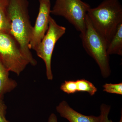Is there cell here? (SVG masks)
Returning <instances> with one entry per match:
<instances>
[{
	"instance_id": "cell-1",
	"label": "cell",
	"mask_w": 122,
	"mask_h": 122,
	"mask_svg": "<svg viewBox=\"0 0 122 122\" xmlns=\"http://www.w3.org/2000/svg\"><path fill=\"white\" fill-rule=\"evenodd\" d=\"M28 0H9L8 13L10 34L18 43L22 54L32 66L37 64L29 48L33 26L30 23Z\"/></svg>"
},
{
	"instance_id": "cell-2",
	"label": "cell",
	"mask_w": 122,
	"mask_h": 122,
	"mask_svg": "<svg viewBox=\"0 0 122 122\" xmlns=\"http://www.w3.org/2000/svg\"><path fill=\"white\" fill-rule=\"evenodd\" d=\"M87 15L92 25L106 42L107 46L122 23V6L118 0H104L90 9Z\"/></svg>"
},
{
	"instance_id": "cell-3",
	"label": "cell",
	"mask_w": 122,
	"mask_h": 122,
	"mask_svg": "<svg viewBox=\"0 0 122 122\" xmlns=\"http://www.w3.org/2000/svg\"><path fill=\"white\" fill-rule=\"evenodd\" d=\"M86 24L85 32L80 35L83 47L98 65L103 77L107 78L111 73L107 45L92 25L87 14Z\"/></svg>"
},
{
	"instance_id": "cell-4",
	"label": "cell",
	"mask_w": 122,
	"mask_h": 122,
	"mask_svg": "<svg viewBox=\"0 0 122 122\" xmlns=\"http://www.w3.org/2000/svg\"><path fill=\"white\" fill-rule=\"evenodd\" d=\"M0 61L18 76L29 64L15 38L10 34L2 32H0Z\"/></svg>"
},
{
	"instance_id": "cell-5",
	"label": "cell",
	"mask_w": 122,
	"mask_h": 122,
	"mask_svg": "<svg viewBox=\"0 0 122 122\" xmlns=\"http://www.w3.org/2000/svg\"><path fill=\"white\" fill-rule=\"evenodd\" d=\"M90 8L89 4L81 0H56L51 14L65 18L83 34L86 29V17Z\"/></svg>"
},
{
	"instance_id": "cell-6",
	"label": "cell",
	"mask_w": 122,
	"mask_h": 122,
	"mask_svg": "<svg viewBox=\"0 0 122 122\" xmlns=\"http://www.w3.org/2000/svg\"><path fill=\"white\" fill-rule=\"evenodd\" d=\"M66 29L57 24L50 17L49 27L45 35L35 50L38 56L44 61L45 64L47 79L52 81L53 78L51 61L53 52L57 42L66 33Z\"/></svg>"
},
{
	"instance_id": "cell-7",
	"label": "cell",
	"mask_w": 122,
	"mask_h": 122,
	"mask_svg": "<svg viewBox=\"0 0 122 122\" xmlns=\"http://www.w3.org/2000/svg\"><path fill=\"white\" fill-rule=\"evenodd\" d=\"M39 7L35 25L32 28L29 48L35 50L43 39L49 27L51 17L50 0H39Z\"/></svg>"
},
{
	"instance_id": "cell-8",
	"label": "cell",
	"mask_w": 122,
	"mask_h": 122,
	"mask_svg": "<svg viewBox=\"0 0 122 122\" xmlns=\"http://www.w3.org/2000/svg\"><path fill=\"white\" fill-rule=\"evenodd\" d=\"M56 110L61 117L69 122H99L100 118L99 116H86L79 113L71 107L65 100L56 107Z\"/></svg>"
},
{
	"instance_id": "cell-9",
	"label": "cell",
	"mask_w": 122,
	"mask_h": 122,
	"mask_svg": "<svg viewBox=\"0 0 122 122\" xmlns=\"http://www.w3.org/2000/svg\"><path fill=\"white\" fill-rule=\"evenodd\" d=\"M9 72L0 61V98L2 99L5 94L13 91L17 86V82L10 78Z\"/></svg>"
},
{
	"instance_id": "cell-10",
	"label": "cell",
	"mask_w": 122,
	"mask_h": 122,
	"mask_svg": "<svg viewBox=\"0 0 122 122\" xmlns=\"http://www.w3.org/2000/svg\"><path fill=\"white\" fill-rule=\"evenodd\" d=\"M109 55L116 54L122 55V23L118 27L116 32L107 46Z\"/></svg>"
},
{
	"instance_id": "cell-11",
	"label": "cell",
	"mask_w": 122,
	"mask_h": 122,
	"mask_svg": "<svg viewBox=\"0 0 122 122\" xmlns=\"http://www.w3.org/2000/svg\"><path fill=\"white\" fill-rule=\"evenodd\" d=\"M8 3L9 0H0V32L10 34V22L8 13Z\"/></svg>"
},
{
	"instance_id": "cell-12",
	"label": "cell",
	"mask_w": 122,
	"mask_h": 122,
	"mask_svg": "<svg viewBox=\"0 0 122 122\" xmlns=\"http://www.w3.org/2000/svg\"><path fill=\"white\" fill-rule=\"evenodd\" d=\"M76 81L77 92H86L91 96H93L97 89L92 82L85 79H78Z\"/></svg>"
},
{
	"instance_id": "cell-13",
	"label": "cell",
	"mask_w": 122,
	"mask_h": 122,
	"mask_svg": "<svg viewBox=\"0 0 122 122\" xmlns=\"http://www.w3.org/2000/svg\"><path fill=\"white\" fill-rule=\"evenodd\" d=\"M60 89L61 90L68 94L77 92L76 81H65L61 85Z\"/></svg>"
},
{
	"instance_id": "cell-14",
	"label": "cell",
	"mask_w": 122,
	"mask_h": 122,
	"mask_svg": "<svg viewBox=\"0 0 122 122\" xmlns=\"http://www.w3.org/2000/svg\"><path fill=\"white\" fill-rule=\"evenodd\" d=\"M103 91L110 93L122 95V83L117 84L106 83L103 86Z\"/></svg>"
},
{
	"instance_id": "cell-15",
	"label": "cell",
	"mask_w": 122,
	"mask_h": 122,
	"mask_svg": "<svg viewBox=\"0 0 122 122\" xmlns=\"http://www.w3.org/2000/svg\"><path fill=\"white\" fill-rule=\"evenodd\" d=\"M111 110L110 106L103 103L100 107V114L99 122H113L108 117Z\"/></svg>"
},
{
	"instance_id": "cell-16",
	"label": "cell",
	"mask_w": 122,
	"mask_h": 122,
	"mask_svg": "<svg viewBox=\"0 0 122 122\" xmlns=\"http://www.w3.org/2000/svg\"><path fill=\"white\" fill-rule=\"evenodd\" d=\"M7 107L3 99L0 98V114L4 117L6 118Z\"/></svg>"
},
{
	"instance_id": "cell-17",
	"label": "cell",
	"mask_w": 122,
	"mask_h": 122,
	"mask_svg": "<svg viewBox=\"0 0 122 122\" xmlns=\"http://www.w3.org/2000/svg\"><path fill=\"white\" fill-rule=\"evenodd\" d=\"M48 122H58L56 116L55 114L52 113L50 115L48 119Z\"/></svg>"
},
{
	"instance_id": "cell-18",
	"label": "cell",
	"mask_w": 122,
	"mask_h": 122,
	"mask_svg": "<svg viewBox=\"0 0 122 122\" xmlns=\"http://www.w3.org/2000/svg\"><path fill=\"white\" fill-rule=\"evenodd\" d=\"M0 122H10L6 119V118L4 117L0 114Z\"/></svg>"
}]
</instances>
